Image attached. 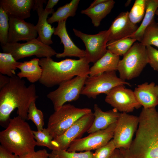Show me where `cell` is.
Segmentation results:
<instances>
[{
	"instance_id": "31",
	"label": "cell",
	"mask_w": 158,
	"mask_h": 158,
	"mask_svg": "<svg viewBox=\"0 0 158 158\" xmlns=\"http://www.w3.org/2000/svg\"><path fill=\"white\" fill-rule=\"evenodd\" d=\"M35 102L32 101L30 105L27 119L32 121L35 124L37 130L41 131L44 128V116L42 111L36 107Z\"/></svg>"
},
{
	"instance_id": "30",
	"label": "cell",
	"mask_w": 158,
	"mask_h": 158,
	"mask_svg": "<svg viewBox=\"0 0 158 158\" xmlns=\"http://www.w3.org/2000/svg\"><path fill=\"white\" fill-rule=\"evenodd\" d=\"M32 132L37 145L46 147L52 151L57 150L53 138L47 128H44L41 131L32 130Z\"/></svg>"
},
{
	"instance_id": "45",
	"label": "cell",
	"mask_w": 158,
	"mask_h": 158,
	"mask_svg": "<svg viewBox=\"0 0 158 158\" xmlns=\"http://www.w3.org/2000/svg\"><path fill=\"white\" fill-rule=\"evenodd\" d=\"M155 14L158 16V8L156 11Z\"/></svg>"
},
{
	"instance_id": "41",
	"label": "cell",
	"mask_w": 158,
	"mask_h": 158,
	"mask_svg": "<svg viewBox=\"0 0 158 158\" xmlns=\"http://www.w3.org/2000/svg\"><path fill=\"white\" fill-rule=\"evenodd\" d=\"M122 155L119 149H116L111 158H121Z\"/></svg>"
},
{
	"instance_id": "28",
	"label": "cell",
	"mask_w": 158,
	"mask_h": 158,
	"mask_svg": "<svg viewBox=\"0 0 158 158\" xmlns=\"http://www.w3.org/2000/svg\"><path fill=\"white\" fill-rule=\"evenodd\" d=\"M137 40L128 37L108 42L107 49L113 54L118 56L123 55Z\"/></svg>"
},
{
	"instance_id": "25",
	"label": "cell",
	"mask_w": 158,
	"mask_h": 158,
	"mask_svg": "<svg viewBox=\"0 0 158 158\" xmlns=\"http://www.w3.org/2000/svg\"><path fill=\"white\" fill-rule=\"evenodd\" d=\"M158 8V0H146L145 12L142 23L137 30L130 37L141 42L145 29L154 19Z\"/></svg>"
},
{
	"instance_id": "35",
	"label": "cell",
	"mask_w": 158,
	"mask_h": 158,
	"mask_svg": "<svg viewBox=\"0 0 158 158\" xmlns=\"http://www.w3.org/2000/svg\"><path fill=\"white\" fill-rule=\"evenodd\" d=\"M59 158H92L93 152L91 151L77 152H69L66 150L59 149L52 151Z\"/></svg>"
},
{
	"instance_id": "24",
	"label": "cell",
	"mask_w": 158,
	"mask_h": 158,
	"mask_svg": "<svg viewBox=\"0 0 158 158\" xmlns=\"http://www.w3.org/2000/svg\"><path fill=\"white\" fill-rule=\"evenodd\" d=\"M115 3L113 0H107L92 7L82 10L81 13L89 17L94 26L98 27L102 20L110 13Z\"/></svg>"
},
{
	"instance_id": "19",
	"label": "cell",
	"mask_w": 158,
	"mask_h": 158,
	"mask_svg": "<svg viewBox=\"0 0 158 158\" xmlns=\"http://www.w3.org/2000/svg\"><path fill=\"white\" fill-rule=\"evenodd\" d=\"M35 2V0H1L0 6L8 17L24 20L30 17Z\"/></svg>"
},
{
	"instance_id": "21",
	"label": "cell",
	"mask_w": 158,
	"mask_h": 158,
	"mask_svg": "<svg viewBox=\"0 0 158 158\" xmlns=\"http://www.w3.org/2000/svg\"><path fill=\"white\" fill-rule=\"evenodd\" d=\"M139 103L144 108H155L158 104V85L154 82L139 85L133 91Z\"/></svg>"
},
{
	"instance_id": "17",
	"label": "cell",
	"mask_w": 158,
	"mask_h": 158,
	"mask_svg": "<svg viewBox=\"0 0 158 158\" xmlns=\"http://www.w3.org/2000/svg\"><path fill=\"white\" fill-rule=\"evenodd\" d=\"M128 15V12H123L112 22L108 42L130 37L137 30L139 27L131 21Z\"/></svg>"
},
{
	"instance_id": "42",
	"label": "cell",
	"mask_w": 158,
	"mask_h": 158,
	"mask_svg": "<svg viewBox=\"0 0 158 158\" xmlns=\"http://www.w3.org/2000/svg\"><path fill=\"white\" fill-rule=\"evenodd\" d=\"M107 0H95L88 7L91 8L97 5L100 4L104 2Z\"/></svg>"
},
{
	"instance_id": "18",
	"label": "cell",
	"mask_w": 158,
	"mask_h": 158,
	"mask_svg": "<svg viewBox=\"0 0 158 158\" xmlns=\"http://www.w3.org/2000/svg\"><path fill=\"white\" fill-rule=\"evenodd\" d=\"M64 20L58 23L55 28L54 34L58 36L61 39V43L64 46V50L62 53H57L56 57L58 58L66 57H76L79 59L85 57V51L78 47L73 42L69 36L66 28V21Z\"/></svg>"
},
{
	"instance_id": "43",
	"label": "cell",
	"mask_w": 158,
	"mask_h": 158,
	"mask_svg": "<svg viewBox=\"0 0 158 158\" xmlns=\"http://www.w3.org/2000/svg\"><path fill=\"white\" fill-rule=\"evenodd\" d=\"M49 158H59L58 156L53 152L49 153Z\"/></svg>"
},
{
	"instance_id": "44",
	"label": "cell",
	"mask_w": 158,
	"mask_h": 158,
	"mask_svg": "<svg viewBox=\"0 0 158 158\" xmlns=\"http://www.w3.org/2000/svg\"><path fill=\"white\" fill-rule=\"evenodd\" d=\"M131 1V0L128 1L126 3V5H125V6H127L129 4H130Z\"/></svg>"
},
{
	"instance_id": "34",
	"label": "cell",
	"mask_w": 158,
	"mask_h": 158,
	"mask_svg": "<svg viewBox=\"0 0 158 158\" xmlns=\"http://www.w3.org/2000/svg\"><path fill=\"white\" fill-rule=\"evenodd\" d=\"M116 149L112 139L105 145L95 150L92 158H111Z\"/></svg>"
},
{
	"instance_id": "47",
	"label": "cell",
	"mask_w": 158,
	"mask_h": 158,
	"mask_svg": "<svg viewBox=\"0 0 158 158\" xmlns=\"http://www.w3.org/2000/svg\"><path fill=\"white\" fill-rule=\"evenodd\" d=\"M157 20H158V22H157V24H158V19H157Z\"/></svg>"
},
{
	"instance_id": "11",
	"label": "cell",
	"mask_w": 158,
	"mask_h": 158,
	"mask_svg": "<svg viewBox=\"0 0 158 158\" xmlns=\"http://www.w3.org/2000/svg\"><path fill=\"white\" fill-rule=\"evenodd\" d=\"M139 123L138 117L126 113H121L113 139L116 149L127 150L130 148Z\"/></svg>"
},
{
	"instance_id": "20",
	"label": "cell",
	"mask_w": 158,
	"mask_h": 158,
	"mask_svg": "<svg viewBox=\"0 0 158 158\" xmlns=\"http://www.w3.org/2000/svg\"><path fill=\"white\" fill-rule=\"evenodd\" d=\"M94 119L87 132L88 134L105 129L111 124L116 123L121 114L115 108L103 111L96 104L94 105Z\"/></svg>"
},
{
	"instance_id": "9",
	"label": "cell",
	"mask_w": 158,
	"mask_h": 158,
	"mask_svg": "<svg viewBox=\"0 0 158 158\" xmlns=\"http://www.w3.org/2000/svg\"><path fill=\"white\" fill-rule=\"evenodd\" d=\"M87 77L76 76L61 83L55 90L49 92L47 97L52 102L54 110H57L67 102L77 100Z\"/></svg>"
},
{
	"instance_id": "14",
	"label": "cell",
	"mask_w": 158,
	"mask_h": 158,
	"mask_svg": "<svg viewBox=\"0 0 158 158\" xmlns=\"http://www.w3.org/2000/svg\"><path fill=\"white\" fill-rule=\"evenodd\" d=\"M94 119L92 112L85 114L77 120L63 134L54 138L53 140L57 150H67L74 140L81 138L85 133L87 132Z\"/></svg>"
},
{
	"instance_id": "5",
	"label": "cell",
	"mask_w": 158,
	"mask_h": 158,
	"mask_svg": "<svg viewBox=\"0 0 158 158\" xmlns=\"http://www.w3.org/2000/svg\"><path fill=\"white\" fill-rule=\"evenodd\" d=\"M148 63L146 47L140 42L134 43L119 61L118 66L119 78L125 80L138 76Z\"/></svg>"
},
{
	"instance_id": "26",
	"label": "cell",
	"mask_w": 158,
	"mask_h": 158,
	"mask_svg": "<svg viewBox=\"0 0 158 158\" xmlns=\"http://www.w3.org/2000/svg\"><path fill=\"white\" fill-rule=\"evenodd\" d=\"M80 0H72L69 3L59 7L51 17L47 19L50 24L54 22L66 20L69 17H73L75 14Z\"/></svg>"
},
{
	"instance_id": "27",
	"label": "cell",
	"mask_w": 158,
	"mask_h": 158,
	"mask_svg": "<svg viewBox=\"0 0 158 158\" xmlns=\"http://www.w3.org/2000/svg\"><path fill=\"white\" fill-rule=\"evenodd\" d=\"M10 53H0V73L11 77L15 75V70L20 63Z\"/></svg>"
},
{
	"instance_id": "7",
	"label": "cell",
	"mask_w": 158,
	"mask_h": 158,
	"mask_svg": "<svg viewBox=\"0 0 158 158\" xmlns=\"http://www.w3.org/2000/svg\"><path fill=\"white\" fill-rule=\"evenodd\" d=\"M130 86L129 83L118 77L115 71L108 72L87 78L81 95L95 99L99 95L107 94L115 87L121 85Z\"/></svg>"
},
{
	"instance_id": "32",
	"label": "cell",
	"mask_w": 158,
	"mask_h": 158,
	"mask_svg": "<svg viewBox=\"0 0 158 158\" xmlns=\"http://www.w3.org/2000/svg\"><path fill=\"white\" fill-rule=\"evenodd\" d=\"M146 8V0H136L130 12L129 17L131 21L136 24L144 18Z\"/></svg>"
},
{
	"instance_id": "2",
	"label": "cell",
	"mask_w": 158,
	"mask_h": 158,
	"mask_svg": "<svg viewBox=\"0 0 158 158\" xmlns=\"http://www.w3.org/2000/svg\"><path fill=\"white\" fill-rule=\"evenodd\" d=\"M38 97L34 84L27 87L25 81L17 75L10 77L9 83L0 90V122L9 120L11 113L16 108L18 116L27 119L30 105Z\"/></svg>"
},
{
	"instance_id": "12",
	"label": "cell",
	"mask_w": 158,
	"mask_h": 158,
	"mask_svg": "<svg viewBox=\"0 0 158 158\" xmlns=\"http://www.w3.org/2000/svg\"><path fill=\"white\" fill-rule=\"evenodd\" d=\"M116 125V123L112 124L105 129L75 139L66 150L69 152L91 151L105 145L113 138Z\"/></svg>"
},
{
	"instance_id": "38",
	"label": "cell",
	"mask_w": 158,
	"mask_h": 158,
	"mask_svg": "<svg viewBox=\"0 0 158 158\" xmlns=\"http://www.w3.org/2000/svg\"><path fill=\"white\" fill-rule=\"evenodd\" d=\"M0 158H18V156L8 151L0 145Z\"/></svg>"
},
{
	"instance_id": "1",
	"label": "cell",
	"mask_w": 158,
	"mask_h": 158,
	"mask_svg": "<svg viewBox=\"0 0 158 158\" xmlns=\"http://www.w3.org/2000/svg\"><path fill=\"white\" fill-rule=\"evenodd\" d=\"M138 117L135 139L128 149L120 152L128 158H158V111L143 108Z\"/></svg>"
},
{
	"instance_id": "46",
	"label": "cell",
	"mask_w": 158,
	"mask_h": 158,
	"mask_svg": "<svg viewBox=\"0 0 158 158\" xmlns=\"http://www.w3.org/2000/svg\"><path fill=\"white\" fill-rule=\"evenodd\" d=\"M121 155H122V156H121V158H128V157H126L123 156L122 154H121Z\"/></svg>"
},
{
	"instance_id": "23",
	"label": "cell",
	"mask_w": 158,
	"mask_h": 158,
	"mask_svg": "<svg viewBox=\"0 0 158 158\" xmlns=\"http://www.w3.org/2000/svg\"><path fill=\"white\" fill-rule=\"evenodd\" d=\"M39 60V59L35 58L29 61L20 62L17 67L20 71L17 74V75L21 79L26 78L32 83L39 81L42 73Z\"/></svg>"
},
{
	"instance_id": "8",
	"label": "cell",
	"mask_w": 158,
	"mask_h": 158,
	"mask_svg": "<svg viewBox=\"0 0 158 158\" xmlns=\"http://www.w3.org/2000/svg\"><path fill=\"white\" fill-rule=\"evenodd\" d=\"M4 53L11 54L15 60L35 56L38 58L51 57L57 53L50 46L47 45L37 38L25 43H7L1 46Z\"/></svg>"
},
{
	"instance_id": "15",
	"label": "cell",
	"mask_w": 158,
	"mask_h": 158,
	"mask_svg": "<svg viewBox=\"0 0 158 158\" xmlns=\"http://www.w3.org/2000/svg\"><path fill=\"white\" fill-rule=\"evenodd\" d=\"M9 19L8 43H16L21 41L28 42L36 38L38 33L33 24L18 18L9 17Z\"/></svg>"
},
{
	"instance_id": "22",
	"label": "cell",
	"mask_w": 158,
	"mask_h": 158,
	"mask_svg": "<svg viewBox=\"0 0 158 158\" xmlns=\"http://www.w3.org/2000/svg\"><path fill=\"white\" fill-rule=\"evenodd\" d=\"M120 60L119 56L107 50L105 54L90 68L89 76L96 75L106 72L117 71Z\"/></svg>"
},
{
	"instance_id": "10",
	"label": "cell",
	"mask_w": 158,
	"mask_h": 158,
	"mask_svg": "<svg viewBox=\"0 0 158 158\" xmlns=\"http://www.w3.org/2000/svg\"><path fill=\"white\" fill-rule=\"evenodd\" d=\"M73 30L75 35L84 42L86 48L85 57L89 63H95L107 51V45L109 35L108 30L94 35L85 34L75 28Z\"/></svg>"
},
{
	"instance_id": "39",
	"label": "cell",
	"mask_w": 158,
	"mask_h": 158,
	"mask_svg": "<svg viewBox=\"0 0 158 158\" xmlns=\"http://www.w3.org/2000/svg\"><path fill=\"white\" fill-rule=\"evenodd\" d=\"M10 81V77L0 73V90L8 84Z\"/></svg>"
},
{
	"instance_id": "13",
	"label": "cell",
	"mask_w": 158,
	"mask_h": 158,
	"mask_svg": "<svg viewBox=\"0 0 158 158\" xmlns=\"http://www.w3.org/2000/svg\"><path fill=\"white\" fill-rule=\"evenodd\" d=\"M106 95L105 102L118 111L128 113L142 106L134 92L126 88L124 85L115 87Z\"/></svg>"
},
{
	"instance_id": "29",
	"label": "cell",
	"mask_w": 158,
	"mask_h": 158,
	"mask_svg": "<svg viewBox=\"0 0 158 158\" xmlns=\"http://www.w3.org/2000/svg\"><path fill=\"white\" fill-rule=\"evenodd\" d=\"M140 43L146 47L153 45L158 47V25L154 19L145 29Z\"/></svg>"
},
{
	"instance_id": "16",
	"label": "cell",
	"mask_w": 158,
	"mask_h": 158,
	"mask_svg": "<svg viewBox=\"0 0 158 158\" xmlns=\"http://www.w3.org/2000/svg\"><path fill=\"white\" fill-rule=\"evenodd\" d=\"M46 2L44 0H35L33 9L37 13L38 19L35 25L39 36L37 38L44 44L49 46L53 44L51 36L54 34L55 28L52 27L47 22L49 15L52 14L54 9H45L43 8V4Z\"/></svg>"
},
{
	"instance_id": "40",
	"label": "cell",
	"mask_w": 158,
	"mask_h": 158,
	"mask_svg": "<svg viewBox=\"0 0 158 158\" xmlns=\"http://www.w3.org/2000/svg\"><path fill=\"white\" fill-rule=\"evenodd\" d=\"M59 1V0H49L47 2L45 9H52L54 6L56 5Z\"/></svg>"
},
{
	"instance_id": "37",
	"label": "cell",
	"mask_w": 158,
	"mask_h": 158,
	"mask_svg": "<svg viewBox=\"0 0 158 158\" xmlns=\"http://www.w3.org/2000/svg\"><path fill=\"white\" fill-rule=\"evenodd\" d=\"M49 153L44 149L33 151L21 156L18 158H49Z\"/></svg>"
},
{
	"instance_id": "4",
	"label": "cell",
	"mask_w": 158,
	"mask_h": 158,
	"mask_svg": "<svg viewBox=\"0 0 158 158\" xmlns=\"http://www.w3.org/2000/svg\"><path fill=\"white\" fill-rule=\"evenodd\" d=\"M9 121L6 128L0 132L1 145L18 156L34 151L37 144L28 123L18 116Z\"/></svg>"
},
{
	"instance_id": "6",
	"label": "cell",
	"mask_w": 158,
	"mask_h": 158,
	"mask_svg": "<svg viewBox=\"0 0 158 158\" xmlns=\"http://www.w3.org/2000/svg\"><path fill=\"white\" fill-rule=\"evenodd\" d=\"M91 112L89 108H79L70 104H64L50 116L47 128L53 139L56 138L80 117Z\"/></svg>"
},
{
	"instance_id": "36",
	"label": "cell",
	"mask_w": 158,
	"mask_h": 158,
	"mask_svg": "<svg viewBox=\"0 0 158 158\" xmlns=\"http://www.w3.org/2000/svg\"><path fill=\"white\" fill-rule=\"evenodd\" d=\"M148 63L154 70L158 72V50L151 46L146 47Z\"/></svg>"
},
{
	"instance_id": "3",
	"label": "cell",
	"mask_w": 158,
	"mask_h": 158,
	"mask_svg": "<svg viewBox=\"0 0 158 158\" xmlns=\"http://www.w3.org/2000/svg\"><path fill=\"white\" fill-rule=\"evenodd\" d=\"M89 63L85 57L78 60L66 59L59 62L54 61L50 57L41 58L39 64L42 73L39 81L49 88L76 76L88 77Z\"/></svg>"
},
{
	"instance_id": "33",
	"label": "cell",
	"mask_w": 158,
	"mask_h": 158,
	"mask_svg": "<svg viewBox=\"0 0 158 158\" xmlns=\"http://www.w3.org/2000/svg\"><path fill=\"white\" fill-rule=\"evenodd\" d=\"M9 20L7 13L0 6V42L1 46L8 42L9 27Z\"/></svg>"
}]
</instances>
